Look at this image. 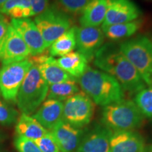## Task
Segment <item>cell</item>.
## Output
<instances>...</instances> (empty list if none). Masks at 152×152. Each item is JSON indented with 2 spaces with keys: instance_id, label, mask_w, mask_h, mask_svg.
<instances>
[{
  "instance_id": "obj_36",
  "label": "cell",
  "mask_w": 152,
  "mask_h": 152,
  "mask_svg": "<svg viewBox=\"0 0 152 152\" xmlns=\"http://www.w3.org/2000/svg\"><path fill=\"white\" fill-rule=\"evenodd\" d=\"M1 16H0V18H1Z\"/></svg>"
},
{
  "instance_id": "obj_4",
  "label": "cell",
  "mask_w": 152,
  "mask_h": 152,
  "mask_svg": "<svg viewBox=\"0 0 152 152\" xmlns=\"http://www.w3.org/2000/svg\"><path fill=\"white\" fill-rule=\"evenodd\" d=\"M102 121L104 126L111 130H132L141 126L144 115L130 100L123 99L104 106Z\"/></svg>"
},
{
  "instance_id": "obj_33",
  "label": "cell",
  "mask_w": 152,
  "mask_h": 152,
  "mask_svg": "<svg viewBox=\"0 0 152 152\" xmlns=\"http://www.w3.org/2000/svg\"><path fill=\"white\" fill-rule=\"evenodd\" d=\"M7 1H8V0H0V7L2 6Z\"/></svg>"
},
{
  "instance_id": "obj_26",
  "label": "cell",
  "mask_w": 152,
  "mask_h": 152,
  "mask_svg": "<svg viewBox=\"0 0 152 152\" xmlns=\"http://www.w3.org/2000/svg\"><path fill=\"white\" fill-rule=\"evenodd\" d=\"M18 111L14 107L0 100V124L11 125L17 122Z\"/></svg>"
},
{
  "instance_id": "obj_19",
  "label": "cell",
  "mask_w": 152,
  "mask_h": 152,
  "mask_svg": "<svg viewBox=\"0 0 152 152\" xmlns=\"http://www.w3.org/2000/svg\"><path fill=\"white\" fill-rule=\"evenodd\" d=\"M56 64L64 71L76 80L85 73L88 66L86 58L78 52H72L56 59Z\"/></svg>"
},
{
  "instance_id": "obj_20",
  "label": "cell",
  "mask_w": 152,
  "mask_h": 152,
  "mask_svg": "<svg viewBox=\"0 0 152 152\" xmlns=\"http://www.w3.org/2000/svg\"><path fill=\"white\" fill-rule=\"evenodd\" d=\"M16 131L18 136L24 137L33 141L42 137L49 132L43 128L33 116L25 113H22L18 118Z\"/></svg>"
},
{
  "instance_id": "obj_13",
  "label": "cell",
  "mask_w": 152,
  "mask_h": 152,
  "mask_svg": "<svg viewBox=\"0 0 152 152\" xmlns=\"http://www.w3.org/2000/svg\"><path fill=\"white\" fill-rule=\"evenodd\" d=\"M30 61L37 66L42 77L49 85L63 82L77 80L58 66L56 58L54 57L41 54L33 56Z\"/></svg>"
},
{
  "instance_id": "obj_34",
  "label": "cell",
  "mask_w": 152,
  "mask_h": 152,
  "mask_svg": "<svg viewBox=\"0 0 152 152\" xmlns=\"http://www.w3.org/2000/svg\"><path fill=\"white\" fill-rule=\"evenodd\" d=\"M1 140H2V134H1V132H0V142H1Z\"/></svg>"
},
{
  "instance_id": "obj_28",
  "label": "cell",
  "mask_w": 152,
  "mask_h": 152,
  "mask_svg": "<svg viewBox=\"0 0 152 152\" xmlns=\"http://www.w3.org/2000/svg\"><path fill=\"white\" fill-rule=\"evenodd\" d=\"M14 144L18 152H42L35 141L24 137H17Z\"/></svg>"
},
{
  "instance_id": "obj_29",
  "label": "cell",
  "mask_w": 152,
  "mask_h": 152,
  "mask_svg": "<svg viewBox=\"0 0 152 152\" xmlns=\"http://www.w3.org/2000/svg\"><path fill=\"white\" fill-rule=\"evenodd\" d=\"M64 10L71 14L83 12L90 0H58Z\"/></svg>"
},
{
  "instance_id": "obj_22",
  "label": "cell",
  "mask_w": 152,
  "mask_h": 152,
  "mask_svg": "<svg viewBox=\"0 0 152 152\" xmlns=\"http://www.w3.org/2000/svg\"><path fill=\"white\" fill-rule=\"evenodd\" d=\"M142 26L141 20L111 25L102 28L104 35L111 40H118L134 35Z\"/></svg>"
},
{
  "instance_id": "obj_15",
  "label": "cell",
  "mask_w": 152,
  "mask_h": 152,
  "mask_svg": "<svg viewBox=\"0 0 152 152\" xmlns=\"http://www.w3.org/2000/svg\"><path fill=\"white\" fill-rule=\"evenodd\" d=\"M112 131L104 125H98L84 134L77 152H110Z\"/></svg>"
},
{
  "instance_id": "obj_7",
  "label": "cell",
  "mask_w": 152,
  "mask_h": 152,
  "mask_svg": "<svg viewBox=\"0 0 152 152\" xmlns=\"http://www.w3.org/2000/svg\"><path fill=\"white\" fill-rule=\"evenodd\" d=\"M33 64L27 58L3 65L0 69V94L4 99L16 103L19 89Z\"/></svg>"
},
{
  "instance_id": "obj_12",
  "label": "cell",
  "mask_w": 152,
  "mask_h": 152,
  "mask_svg": "<svg viewBox=\"0 0 152 152\" xmlns=\"http://www.w3.org/2000/svg\"><path fill=\"white\" fill-rule=\"evenodd\" d=\"M11 24L21 36L29 49L30 55L37 56L42 54L47 48L42 36L31 19H11Z\"/></svg>"
},
{
  "instance_id": "obj_6",
  "label": "cell",
  "mask_w": 152,
  "mask_h": 152,
  "mask_svg": "<svg viewBox=\"0 0 152 152\" xmlns=\"http://www.w3.org/2000/svg\"><path fill=\"white\" fill-rule=\"evenodd\" d=\"M34 22L47 48L71 28V21L68 15L54 5L49 6L46 10L37 15Z\"/></svg>"
},
{
  "instance_id": "obj_18",
  "label": "cell",
  "mask_w": 152,
  "mask_h": 152,
  "mask_svg": "<svg viewBox=\"0 0 152 152\" xmlns=\"http://www.w3.org/2000/svg\"><path fill=\"white\" fill-rule=\"evenodd\" d=\"M107 0H90L80 18L81 26L99 27L105 19Z\"/></svg>"
},
{
  "instance_id": "obj_35",
  "label": "cell",
  "mask_w": 152,
  "mask_h": 152,
  "mask_svg": "<svg viewBox=\"0 0 152 152\" xmlns=\"http://www.w3.org/2000/svg\"><path fill=\"white\" fill-rule=\"evenodd\" d=\"M151 39V42H152V38H151V39Z\"/></svg>"
},
{
  "instance_id": "obj_23",
  "label": "cell",
  "mask_w": 152,
  "mask_h": 152,
  "mask_svg": "<svg viewBox=\"0 0 152 152\" xmlns=\"http://www.w3.org/2000/svg\"><path fill=\"white\" fill-rule=\"evenodd\" d=\"M0 13L12 19L28 18L33 16L29 0H8L0 7Z\"/></svg>"
},
{
  "instance_id": "obj_9",
  "label": "cell",
  "mask_w": 152,
  "mask_h": 152,
  "mask_svg": "<svg viewBox=\"0 0 152 152\" xmlns=\"http://www.w3.org/2000/svg\"><path fill=\"white\" fill-rule=\"evenodd\" d=\"M30 50L21 36L10 23L8 31L0 42V61L3 65L27 59Z\"/></svg>"
},
{
  "instance_id": "obj_30",
  "label": "cell",
  "mask_w": 152,
  "mask_h": 152,
  "mask_svg": "<svg viewBox=\"0 0 152 152\" xmlns=\"http://www.w3.org/2000/svg\"><path fill=\"white\" fill-rule=\"evenodd\" d=\"M31 6L33 16H37L49 7V0H29Z\"/></svg>"
},
{
  "instance_id": "obj_17",
  "label": "cell",
  "mask_w": 152,
  "mask_h": 152,
  "mask_svg": "<svg viewBox=\"0 0 152 152\" xmlns=\"http://www.w3.org/2000/svg\"><path fill=\"white\" fill-rule=\"evenodd\" d=\"M64 103L54 99H47L38 108L33 117L43 128L51 131L63 121Z\"/></svg>"
},
{
  "instance_id": "obj_14",
  "label": "cell",
  "mask_w": 152,
  "mask_h": 152,
  "mask_svg": "<svg viewBox=\"0 0 152 152\" xmlns=\"http://www.w3.org/2000/svg\"><path fill=\"white\" fill-rule=\"evenodd\" d=\"M50 132L61 152L77 151L85 134L82 129L74 128L64 121L57 124Z\"/></svg>"
},
{
  "instance_id": "obj_31",
  "label": "cell",
  "mask_w": 152,
  "mask_h": 152,
  "mask_svg": "<svg viewBox=\"0 0 152 152\" xmlns=\"http://www.w3.org/2000/svg\"><path fill=\"white\" fill-rule=\"evenodd\" d=\"M9 26H10V23L7 21V19L1 16L0 18V42L3 40L6 36Z\"/></svg>"
},
{
  "instance_id": "obj_11",
  "label": "cell",
  "mask_w": 152,
  "mask_h": 152,
  "mask_svg": "<svg viewBox=\"0 0 152 152\" xmlns=\"http://www.w3.org/2000/svg\"><path fill=\"white\" fill-rule=\"evenodd\" d=\"M104 35L99 27L80 26L76 28V49L87 61L94 60L95 54L104 45Z\"/></svg>"
},
{
  "instance_id": "obj_8",
  "label": "cell",
  "mask_w": 152,
  "mask_h": 152,
  "mask_svg": "<svg viewBox=\"0 0 152 152\" xmlns=\"http://www.w3.org/2000/svg\"><path fill=\"white\" fill-rule=\"evenodd\" d=\"M94 112V102L84 92H80L65 101L63 121L74 128L81 129L90 123Z\"/></svg>"
},
{
  "instance_id": "obj_27",
  "label": "cell",
  "mask_w": 152,
  "mask_h": 152,
  "mask_svg": "<svg viewBox=\"0 0 152 152\" xmlns=\"http://www.w3.org/2000/svg\"><path fill=\"white\" fill-rule=\"evenodd\" d=\"M35 142L42 152H61L50 131Z\"/></svg>"
},
{
  "instance_id": "obj_1",
  "label": "cell",
  "mask_w": 152,
  "mask_h": 152,
  "mask_svg": "<svg viewBox=\"0 0 152 152\" xmlns=\"http://www.w3.org/2000/svg\"><path fill=\"white\" fill-rule=\"evenodd\" d=\"M94 64L101 71L113 76L123 90L131 94L146 87L142 76L123 54L119 45L104 44L95 54Z\"/></svg>"
},
{
  "instance_id": "obj_21",
  "label": "cell",
  "mask_w": 152,
  "mask_h": 152,
  "mask_svg": "<svg viewBox=\"0 0 152 152\" xmlns=\"http://www.w3.org/2000/svg\"><path fill=\"white\" fill-rule=\"evenodd\" d=\"M49 48V54L52 57H61L73 52L76 48V27H71Z\"/></svg>"
},
{
  "instance_id": "obj_2",
  "label": "cell",
  "mask_w": 152,
  "mask_h": 152,
  "mask_svg": "<svg viewBox=\"0 0 152 152\" xmlns=\"http://www.w3.org/2000/svg\"><path fill=\"white\" fill-rule=\"evenodd\" d=\"M77 82L83 92L97 105L106 106L124 98L123 89L117 80L101 70L88 67Z\"/></svg>"
},
{
  "instance_id": "obj_10",
  "label": "cell",
  "mask_w": 152,
  "mask_h": 152,
  "mask_svg": "<svg viewBox=\"0 0 152 152\" xmlns=\"http://www.w3.org/2000/svg\"><path fill=\"white\" fill-rule=\"evenodd\" d=\"M141 15L142 11L131 0H107L106 14L102 28L133 21Z\"/></svg>"
},
{
  "instance_id": "obj_24",
  "label": "cell",
  "mask_w": 152,
  "mask_h": 152,
  "mask_svg": "<svg viewBox=\"0 0 152 152\" xmlns=\"http://www.w3.org/2000/svg\"><path fill=\"white\" fill-rule=\"evenodd\" d=\"M78 92H80V88L77 80L63 82L49 85L47 98V99L63 102Z\"/></svg>"
},
{
  "instance_id": "obj_5",
  "label": "cell",
  "mask_w": 152,
  "mask_h": 152,
  "mask_svg": "<svg viewBox=\"0 0 152 152\" xmlns=\"http://www.w3.org/2000/svg\"><path fill=\"white\" fill-rule=\"evenodd\" d=\"M121 52L137 70L144 83L152 85V42L149 38L138 35L119 44Z\"/></svg>"
},
{
  "instance_id": "obj_32",
  "label": "cell",
  "mask_w": 152,
  "mask_h": 152,
  "mask_svg": "<svg viewBox=\"0 0 152 152\" xmlns=\"http://www.w3.org/2000/svg\"><path fill=\"white\" fill-rule=\"evenodd\" d=\"M144 152H152V144H150V145L145 147Z\"/></svg>"
},
{
  "instance_id": "obj_16",
  "label": "cell",
  "mask_w": 152,
  "mask_h": 152,
  "mask_svg": "<svg viewBox=\"0 0 152 152\" xmlns=\"http://www.w3.org/2000/svg\"><path fill=\"white\" fill-rule=\"evenodd\" d=\"M145 147L143 137L132 130L114 132L110 140V152H144Z\"/></svg>"
},
{
  "instance_id": "obj_25",
  "label": "cell",
  "mask_w": 152,
  "mask_h": 152,
  "mask_svg": "<svg viewBox=\"0 0 152 152\" xmlns=\"http://www.w3.org/2000/svg\"><path fill=\"white\" fill-rule=\"evenodd\" d=\"M134 102L144 117L152 118V85L136 93Z\"/></svg>"
},
{
  "instance_id": "obj_3",
  "label": "cell",
  "mask_w": 152,
  "mask_h": 152,
  "mask_svg": "<svg viewBox=\"0 0 152 152\" xmlns=\"http://www.w3.org/2000/svg\"><path fill=\"white\" fill-rule=\"evenodd\" d=\"M49 86L37 66L33 64L17 94L16 104L22 113L30 115L37 111L47 98Z\"/></svg>"
}]
</instances>
